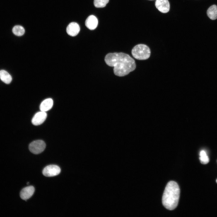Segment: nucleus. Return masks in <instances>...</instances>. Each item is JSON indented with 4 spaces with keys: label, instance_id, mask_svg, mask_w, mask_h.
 Wrapping results in <instances>:
<instances>
[{
    "label": "nucleus",
    "instance_id": "obj_11",
    "mask_svg": "<svg viewBox=\"0 0 217 217\" xmlns=\"http://www.w3.org/2000/svg\"><path fill=\"white\" fill-rule=\"evenodd\" d=\"M53 100L51 98L45 99L41 103L40 109L41 111L46 112L50 109L53 105Z\"/></svg>",
    "mask_w": 217,
    "mask_h": 217
},
{
    "label": "nucleus",
    "instance_id": "obj_1",
    "mask_svg": "<svg viewBox=\"0 0 217 217\" xmlns=\"http://www.w3.org/2000/svg\"><path fill=\"white\" fill-rule=\"evenodd\" d=\"M108 66L114 67L115 75L122 77L134 71L136 67L134 60L127 54L115 52L108 54L105 58Z\"/></svg>",
    "mask_w": 217,
    "mask_h": 217
},
{
    "label": "nucleus",
    "instance_id": "obj_17",
    "mask_svg": "<svg viewBox=\"0 0 217 217\" xmlns=\"http://www.w3.org/2000/svg\"><path fill=\"white\" fill-rule=\"evenodd\" d=\"M29 184V182L27 183V184Z\"/></svg>",
    "mask_w": 217,
    "mask_h": 217
},
{
    "label": "nucleus",
    "instance_id": "obj_7",
    "mask_svg": "<svg viewBox=\"0 0 217 217\" xmlns=\"http://www.w3.org/2000/svg\"><path fill=\"white\" fill-rule=\"evenodd\" d=\"M47 114L45 112L41 111L36 113L32 120V123L35 125H38L42 124L46 120Z\"/></svg>",
    "mask_w": 217,
    "mask_h": 217
},
{
    "label": "nucleus",
    "instance_id": "obj_14",
    "mask_svg": "<svg viewBox=\"0 0 217 217\" xmlns=\"http://www.w3.org/2000/svg\"><path fill=\"white\" fill-rule=\"evenodd\" d=\"M12 32L15 35L20 36L24 34L25 33V30L23 27L20 25H16L13 28Z\"/></svg>",
    "mask_w": 217,
    "mask_h": 217
},
{
    "label": "nucleus",
    "instance_id": "obj_9",
    "mask_svg": "<svg viewBox=\"0 0 217 217\" xmlns=\"http://www.w3.org/2000/svg\"><path fill=\"white\" fill-rule=\"evenodd\" d=\"M80 27L76 22H72L70 23L66 28V32L69 35L74 36L77 35L80 31Z\"/></svg>",
    "mask_w": 217,
    "mask_h": 217
},
{
    "label": "nucleus",
    "instance_id": "obj_12",
    "mask_svg": "<svg viewBox=\"0 0 217 217\" xmlns=\"http://www.w3.org/2000/svg\"><path fill=\"white\" fill-rule=\"evenodd\" d=\"M207 14L208 17L211 19L215 20L217 18V6L213 5L208 9Z\"/></svg>",
    "mask_w": 217,
    "mask_h": 217
},
{
    "label": "nucleus",
    "instance_id": "obj_3",
    "mask_svg": "<svg viewBox=\"0 0 217 217\" xmlns=\"http://www.w3.org/2000/svg\"><path fill=\"white\" fill-rule=\"evenodd\" d=\"M131 53L135 58L139 60H145L149 57L151 52L149 48L146 45L139 44L133 48Z\"/></svg>",
    "mask_w": 217,
    "mask_h": 217
},
{
    "label": "nucleus",
    "instance_id": "obj_2",
    "mask_svg": "<svg viewBox=\"0 0 217 217\" xmlns=\"http://www.w3.org/2000/svg\"><path fill=\"white\" fill-rule=\"evenodd\" d=\"M180 189L178 184L170 181L167 184L162 197V203L167 209L173 210L177 206L180 197Z\"/></svg>",
    "mask_w": 217,
    "mask_h": 217
},
{
    "label": "nucleus",
    "instance_id": "obj_16",
    "mask_svg": "<svg viewBox=\"0 0 217 217\" xmlns=\"http://www.w3.org/2000/svg\"><path fill=\"white\" fill-rule=\"evenodd\" d=\"M109 0H94V5L96 8H103L106 6Z\"/></svg>",
    "mask_w": 217,
    "mask_h": 217
},
{
    "label": "nucleus",
    "instance_id": "obj_5",
    "mask_svg": "<svg viewBox=\"0 0 217 217\" xmlns=\"http://www.w3.org/2000/svg\"><path fill=\"white\" fill-rule=\"evenodd\" d=\"M61 172V169L56 165H50L45 167L42 171V174L45 176L51 177L58 175Z\"/></svg>",
    "mask_w": 217,
    "mask_h": 217
},
{
    "label": "nucleus",
    "instance_id": "obj_15",
    "mask_svg": "<svg viewBox=\"0 0 217 217\" xmlns=\"http://www.w3.org/2000/svg\"><path fill=\"white\" fill-rule=\"evenodd\" d=\"M200 160L201 163L206 164L209 162V159L206 152L204 150H201L200 153Z\"/></svg>",
    "mask_w": 217,
    "mask_h": 217
},
{
    "label": "nucleus",
    "instance_id": "obj_19",
    "mask_svg": "<svg viewBox=\"0 0 217 217\" xmlns=\"http://www.w3.org/2000/svg\"></svg>",
    "mask_w": 217,
    "mask_h": 217
},
{
    "label": "nucleus",
    "instance_id": "obj_13",
    "mask_svg": "<svg viewBox=\"0 0 217 217\" xmlns=\"http://www.w3.org/2000/svg\"><path fill=\"white\" fill-rule=\"evenodd\" d=\"M0 78L3 82L7 84L10 83L12 80L11 75L4 70L0 71Z\"/></svg>",
    "mask_w": 217,
    "mask_h": 217
},
{
    "label": "nucleus",
    "instance_id": "obj_6",
    "mask_svg": "<svg viewBox=\"0 0 217 217\" xmlns=\"http://www.w3.org/2000/svg\"><path fill=\"white\" fill-rule=\"evenodd\" d=\"M155 5L158 10L162 13H167L170 9V4L168 0H156Z\"/></svg>",
    "mask_w": 217,
    "mask_h": 217
},
{
    "label": "nucleus",
    "instance_id": "obj_18",
    "mask_svg": "<svg viewBox=\"0 0 217 217\" xmlns=\"http://www.w3.org/2000/svg\"><path fill=\"white\" fill-rule=\"evenodd\" d=\"M216 182H217V179L216 180Z\"/></svg>",
    "mask_w": 217,
    "mask_h": 217
},
{
    "label": "nucleus",
    "instance_id": "obj_8",
    "mask_svg": "<svg viewBox=\"0 0 217 217\" xmlns=\"http://www.w3.org/2000/svg\"><path fill=\"white\" fill-rule=\"evenodd\" d=\"M35 191V188L33 186H29L23 188L20 193V198L23 200H27L30 198Z\"/></svg>",
    "mask_w": 217,
    "mask_h": 217
},
{
    "label": "nucleus",
    "instance_id": "obj_4",
    "mask_svg": "<svg viewBox=\"0 0 217 217\" xmlns=\"http://www.w3.org/2000/svg\"><path fill=\"white\" fill-rule=\"evenodd\" d=\"M46 144L45 142L41 140L34 141L30 143L29 149L32 153L38 154L42 152L45 149Z\"/></svg>",
    "mask_w": 217,
    "mask_h": 217
},
{
    "label": "nucleus",
    "instance_id": "obj_10",
    "mask_svg": "<svg viewBox=\"0 0 217 217\" xmlns=\"http://www.w3.org/2000/svg\"><path fill=\"white\" fill-rule=\"evenodd\" d=\"M85 24L88 28L90 30H93L97 27L98 24V19L95 16L90 15L86 19Z\"/></svg>",
    "mask_w": 217,
    "mask_h": 217
}]
</instances>
